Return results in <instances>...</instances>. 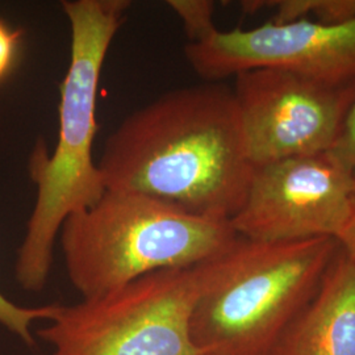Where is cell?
<instances>
[{"mask_svg": "<svg viewBox=\"0 0 355 355\" xmlns=\"http://www.w3.org/2000/svg\"><path fill=\"white\" fill-rule=\"evenodd\" d=\"M236 237L229 220L111 190L69 216L60 232L66 272L82 299L116 291L158 271L199 266Z\"/></svg>", "mask_w": 355, "mask_h": 355, "instance_id": "4", "label": "cell"}, {"mask_svg": "<svg viewBox=\"0 0 355 355\" xmlns=\"http://www.w3.org/2000/svg\"><path fill=\"white\" fill-rule=\"evenodd\" d=\"M192 268L164 270L73 305L37 330L51 355H199L191 336Z\"/></svg>", "mask_w": 355, "mask_h": 355, "instance_id": "5", "label": "cell"}, {"mask_svg": "<svg viewBox=\"0 0 355 355\" xmlns=\"http://www.w3.org/2000/svg\"><path fill=\"white\" fill-rule=\"evenodd\" d=\"M274 7L272 23L283 24L297 20H311L324 26H341L355 20V0H279L265 1Z\"/></svg>", "mask_w": 355, "mask_h": 355, "instance_id": "10", "label": "cell"}, {"mask_svg": "<svg viewBox=\"0 0 355 355\" xmlns=\"http://www.w3.org/2000/svg\"><path fill=\"white\" fill-rule=\"evenodd\" d=\"M355 177L327 154L257 166L241 209L230 220L249 240L336 239L353 212Z\"/></svg>", "mask_w": 355, "mask_h": 355, "instance_id": "7", "label": "cell"}, {"mask_svg": "<svg viewBox=\"0 0 355 355\" xmlns=\"http://www.w3.org/2000/svg\"><path fill=\"white\" fill-rule=\"evenodd\" d=\"M340 248L343 249L341 253L355 266V204L353 212L349 217L347 223L345 224L343 230L336 237Z\"/></svg>", "mask_w": 355, "mask_h": 355, "instance_id": "15", "label": "cell"}, {"mask_svg": "<svg viewBox=\"0 0 355 355\" xmlns=\"http://www.w3.org/2000/svg\"><path fill=\"white\" fill-rule=\"evenodd\" d=\"M271 355H355V266L341 252Z\"/></svg>", "mask_w": 355, "mask_h": 355, "instance_id": "9", "label": "cell"}, {"mask_svg": "<svg viewBox=\"0 0 355 355\" xmlns=\"http://www.w3.org/2000/svg\"><path fill=\"white\" fill-rule=\"evenodd\" d=\"M184 55L193 71L216 83L257 69H279L334 86L355 85V20L324 26L309 20L267 23L229 32L216 26L189 41Z\"/></svg>", "mask_w": 355, "mask_h": 355, "instance_id": "8", "label": "cell"}, {"mask_svg": "<svg viewBox=\"0 0 355 355\" xmlns=\"http://www.w3.org/2000/svg\"><path fill=\"white\" fill-rule=\"evenodd\" d=\"M170 7L180 17L189 41L202 37L215 24L212 20L215 3L207 0H171Z\"/></svg>", "mask_w": 355, "mask_h": 355, "instance_id": "12", "label": "cell"}, {"mask_svg": "<svg viewBox=\"0 0 355 355\" xmlns=\"http://www.w3.org/2000/svg\"><path fill=\"white\" fill-rule=\"evenodd\" d=\"M20 38V31H13L0 19V82L8 76L12 69Z\"/></svg>", "mask_w": 355, "mask_h": 355, "instance_id": "14", "label": "cell"}, {"mask_svg": "<svg viewBox=\"0 0 355 355\" xmlns=\"http://www.w3.org/2000/svg\"><path fill=\"white\" fill-rule=\"evenodd\" d=\"M340 245L336 239L254 241L237 234L193 267L191 336L199 355H271L315 296Z\"/></svg>", "mask_w": 355, "mask_h": 355, "instance_id": "3", "label": "cell"}, {"mask_svg": "<svg viewBox=\"0 0 355 355\" xmlns=\"http://www.w3.org/2000/svg\"><path fill=\"white\" fill-rule=\"evenodd\" d=\"M61 6L70 26V64L60 86L57 144L48 152L38 140L28 161L36 202L15 263L16 282L26 292L45 288L66 218L94 205L107 191L92 155L96 102L103 64L130 1L66 0Z\"/></svg>", "mask_w": 355, "mask_h": 355, "instance_id": "2", "label": "cell"}, {"mask_svg": "<svg viewBox=\"0 0 355 355\" xmlns=\"http://www.w3.org/2000/svg\"><path fill=\"white\" fill-rule=\"evenodd\" d=\"M98 165L105 190L229 221L255 168L233 89L220 83L170 89L129 114L105 140Z\"/></svg>", "mask_w": 355, "mask_h": 355, "instance_id": "1", "label": "cell"}, {"mask_svg": "<svg viewBox=\"0 0 355 355\" xmlns=\"http://www.w3.org/2000/svg\"><path fill=\"white\" fill-rule=\"evenodd\" d=\"M233 94L254 167L330 150L355 99V85L334 86L279 69L236 76Z\"/></svg>", "mask_w": 355, "mask_h": 355, "instance_id": "6", "label": "cell"}, {"mask_svg": "<svg viewBox=\"0 0 355 355\" xmlns=\"http://www.w3.org/2000/svg\"><path fill=\"white\" fill-rule=\"evenodd\" d=\"M353 174H354V177H355V170H354V171H353Z\"/></svg>", "mask_w": 355, "mask_h": 355, "instance_id": "16", "label": "cell"}, {"mask_svg": "<svg viewBox=\"0 0 355 355\" xmlns=\"http://www.w3.org/2000/svg\"><path fill=\"white\" fill-rule=\"evenodd\" d=\"M333 162L353 173L355 170V99L350 104L343 119V127L337 140L328 153Z\"/></svg>", "mask_w": 355, "mask_h": 355, "instance_id": "13", "label": "cell"}, {"mask_svg": "<svg viewBox=\"0 0 355 355\" xmlns=\"http://www.w3.org/2000/svg\"><path fill=\"white\" fill-rule=\"evenodd\" d=\"M60 304L24 306L15 304L0 292V325L19 337L26 346H35L36 340L32 327L36 321H51Z\"/></svg>", "mask_w": 355, "mask_h": 355, "instance_id": "11", "label": "cell"}]
</instances>
